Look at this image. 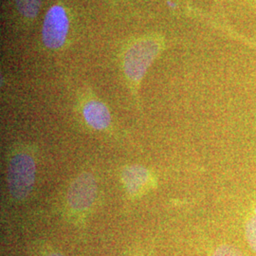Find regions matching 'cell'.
<instances>
[{"mask_svg":"<svg viewBox=\"0 0 256 256\" xmlns=\"http://www.w3.org/2000/svg\"><path fill=\"white\" fill-rule=\"evenodd\" d=\"M164 37L152 34L138 39L126 48L122 58V70L134 92H137L147 70L164 50Z\"/></svg>","mask_w":256,"mask_h":256,"instance_id":"1","label":"cell"},{"mask_svg":"<svg viewBox=\"0 0 256 256\" xmlns=\"http://www.w3.org/2000/svg\"><path fill=\"white\" fill-rule=\"evenodd\" d=\"M36 178V162L27 149L14 152L7 166V187L16 202L26 200L34 189Z\"/></svg>","mask_w":256,"mask_h":256,"instance_id":"2","label":"cell"},{"mask_svg":"<svg viewBox=\"0 0 256 256\" xmlns=\"http://www.w3.org/2000/svg\"><path fill=\"white\" fill-rule=\"evenodd\" d=\"M98 196V184L90 173H82L70 183L66 194L68 210L74 214H86Z\"/></svg>","mask_w":256,"mask_h":256,"instance_id":"3","label":"cell"},{"mask_svg":"<svg viewBox=\"0 0 256 256\" xmlns=\"http://www.w3.org/2000/svg\"><path fill=\"white\" fill-rule=\"evenodd\" d=\"M70 19L66 10L61 5H54L46 12L42 27L44 45L50 50L63 46L68 34Z\"/></svg>","mask_w":256,"mask_h":256,"instance_id":"4","label":"cell"},{"mask_svg":"<svg viewBox=\"0 0 256 256\" xmlns=\"http://www.w3.org/2000/svg\"><path fill=\"white\" fill-rule=\"evenodd\" d=\"M122 182L126 191L132 198L140 196L154 183L150 171L142 165H129L124 168L122 172Z\"/></svg>","mask_w":256,"mask_h":256,"instance_id":"5","label":"cell"},{"mask_svg":"<svg viewBox=\"0 0 256 256\" xmlns=\"http://www.w3.org/2000/svg\"><path fill=\"white\" fill-rule=\"evenodd\" d=\"M82 119L96 131H108L111 128V114L108 106L98 99L84 102L82 108Z\"/></svg>","mask_w":256,"mask_h":256,"instance_id":"6","label":"cell"},{"mask_svg":"<svg viewBox=\"0 0 256 256\" xmlns=\"http://www.w3.org/2000/svg\"><path fill=\"white\" fill-rule=\"evenodd\" d=\"M209 24L212 25V27L216 30H218L221 32L225 34L226 36L230 37L232 39L238 41V42H241L243 43L244 45L252 48L256 50V39H252L250 37L247 36L241 32H238L236 28H234L232 27H230L229 25L223 23L222 21L218 20V19L210 18L209 21Z\"/></svg>","mask_w":256,"mask_h":256,"instance_id":"7","label":"cell"},{"mask_svg":"<svg viewBox=\"0 0 256 256\" xmlns=\"http://www.w3.org/2000/svg\"><path fill=\"white\" fill-rule=\"evenodd\" d=\"M244 232L248 245L256 256V202L250 204L246 214Z\"/></svg>","mask_w":256,"mask_h":256,"instance_id":"8","label":"cell"},{"mask_svg":"<svg viewBox=\"0 0 256 256\" xmlns=\"http://www.w3.org/2000/svg\"><path fill=\"white\" fill-rule=\"evenodd\" d=\"M41 4L42 0H16L19 14L28 21H32L36 18Z\"/></svg>","mask_w":256,"mask_h":256,"instance_id":"9","label":"cell"},{"mask_svg":"<svg viewBox=\"0 0 256 256\" xmlns=\"http://www.w3.org/2000/svg\"><path fill=\"white\" fill-rule=\"evenodd\" d=\"M212 256H243L236 248L228 244H222L216 248Z\"/></svg>","mask_w":256,"mask_h":256,"instance_id":"10","label":"cell"},{"mask_svg":"<svg viewBox=\"0 0 256 256\" xmlns=\"http://www.w3.org/2000/svg\"><path fill=\"white\" fill-rule=\"evenodd\" d=\"M46 256H64L63 254H59V252H52V254H48Z\"/></svg>","mask_w":256,"mask_h":256,"instance_id":"11","label":"cell"},{"mask_svg":"<svg viewBox=\"0 0 256 256\" xmlns=\"http://www.w3.org/2000/svg\"><path fill=\"white\" fill-rule=\"evenodd\" d=\"M252 4L256 7V0H252Z\"/></svg>","mask_w":256,"mask_h":256,"instance_id":"12","label":"cell"}]
</instances>
